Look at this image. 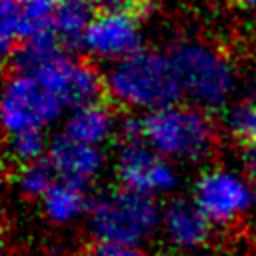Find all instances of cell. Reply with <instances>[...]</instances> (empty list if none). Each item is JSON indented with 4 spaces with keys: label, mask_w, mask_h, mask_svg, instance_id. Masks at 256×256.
Masks as SVG:
<instances>
[{
    "label": "cell",
    "mask_w": 256,
    "mask_h": 256,
    "mask_svg": "<svg viewBox=\"0 0 256 256\" xmlns=\"http://www.w3.org/2000/svg\"><path fill=\"white\" fill-rule=\"evenodd\" d=\"M104 86L116 104L144 112L172 104L182 96L172 58L156 50H138L114 62Z\"/></svg>",
    "instance_id": "6da1fadb"
},
{
    "label": "cell",
    "mask_w": 256,
    "mask_h": 256,
    "mask_svg": "<svg viewBox=\"0 0 256 256\" xmlns=\"http://www.w3.org/2000/svg\"><path fill=\"white\" fill-rule=\"evenodd\" d=\"M142 138L168 160L196 162L210 154L216 130L202 108L172 102L146 112Z\"/></svg>",
    "instance_id": "7a4b0ae2"
},
{
    "label": "cell",
    "mask_w": 256,
    "mask_h": 256,
    "mask_svg": "<svg viewBox=\"0 0 256 256\" xmlns=\"http://www.w3.org/2000/svg\"><path fill=\"white\" fill-rule=\"evenodd\" d=\"M162 224V210L152 194L130 188L106 192L90 206L88 226L98 242L138 246Z\"/></svg>",
    "instance_id": "3957f363"
},
{
    "label": "cell",
    "mask_w": 256,
    "mask_h": 256,
    "mask_svg": "<svg viewBox=\"0 0 256 256\" xmlns=\"http://www.w3.org/2000/svg\"><path fill=\"white\" fill-rule=\"evenodd\" d=\"M170 58L182 94L204 108H218L228 102L236 86V72L220 50L204 42H182Z\"/></svg>",
    "instance_id": "277c9868"
},
{
    "label": "cell",
    "mask_w": 256,
    "mask_h": 256,
    "mask_svg": "<svg viewBox=\"0 0 256 256\" xmlns=\"http://www.w3.org/2000/svg\"><path fill=\"white\" fill-rule=\"evenodd\" d=\"M64 106L36 78L16 72L4 84L2 94V126L12 136L24 130H42L60 118Z\"/></svg>",
    "instance_id": "5b68a950"
},
{
    "label": "cell",
    "mask_w": 256,
    "mask_h": 256,
    "mask_svg": "<svg viewBox=\"0 0 256 256\" xmlns=\"http://www.w3.org/2000/svg\"><path fill=\"white\" fill-rule=\"evenodd\" d=\"M192 200L212 224H230L254 208V188L244 172L210 168L198 176Z\"/></svg>",
    "instance_id": "8992f818"
},
{
    "label": "cell",
    "mask_w": 256,
    "mask_h": 256,
    "mask_svg": "<svg viewBox=\"0 0 256 256\" xmlns=\"http://www.w3.org/2000/svg\"><path fill=\"white\" fill-rule=\"evenodd\" d=\"M116 176L124 188L144 194H168L178 186V174L144 138H130L118 150Z\"/></svg>",
    "instance_id": "52a82bcc"
},
{
    "label": "cell",
    "mask_w": 256,
    "mask_h": 256,
    "mask_svg": "<svg viewBox=\"0 0 256 256\" xmlns=\"http://www.w3.org/2000/svg\"><path fill=\"white\" fill-rule=\"evenodd\" d=\"M32 78H36L54 98H58L64 108H76L98 100L106 88L94 66L84 60L70 58L64 52L42 66Z\"/></svg>",
    "instance_id": "ba28073f"
},
{
    "label": "cell",
    "mask_w": 256,
    "mask_h": 256,
    "mask_svg": "<svg viewBox=\"0 0 256 256\" xmlns=\"http://www.w3.org/2000/svg\"><path fill=\"white\" fill-rule=\"evenodd\" d=\"M140 24L132 10H102L82 36L84 50L100 60L118 62L140 50Z\"/></svg>",
    "instance_id": "9c48e42d"
},
{
    "label": "cell",
    "mask_w": 256,
    "mask_h": 256,
    "mask_svg": "<svg viewBox=\"0 0 256 256\" xmlns=\"http://www.w3.org/2000/svg\"><path fill=\"white\" fill-rule=\"evenodd\" d=\"M54 0H2L0 44L6 56L28 38L54 32Z\"/></svg>",
    "instance_id": "30bf717a"
},
{
    "label": "cell",
    "mask_w": 256,
    "mask_h": 256,
    "mask_svg": "<svg viewBox=\"0 0 256 256\" xmlns=\"http://www.w3.org/2000/svg\"><path fill=\"white\" fill-rule=\"evenodd\" d=\"M48 160L52 162L58 178L86 186L104 168V154L100 146L84 144L68 134H60L48 148Z\"/></svg>",
    "instance_id": "8fae6325"
},
{
    "label": "cell",
    "mask_w": 256,
    "mask_h": 256,
    "mask_svg": "<svg viewBox=\"0 0 256 256\" xmlns=\"http://www.w3.org/2000/svg\"><path fill=\"white\" fill-rule=\"evenodd\" d=\"M162 230L172 246L192 250L208 242L212 222L194 200H172L162 210Z\"/></svg>",
    "instance_id": "7c38bea8"
},
{
    "label": "cell",
    "mask_w": 256,
    "mask_h": 256,
    "mask_svg": "<svg viewBox=\"0 0 256 256\" xmlns=\"http://www.w3.org/2000/svg\"><path fill=\"white\" fill-rule=\"evenodd\" d=\"M116 128H118V122L114 112L106 104L92 100L72 108V112L66 118L64 134L84 144L102 146L104 142L110 140Z\"/></svg>",
    "instance_id": "4fadbf2b"
},
{
    "label": "cell",
    "mask_w": 256,
    "mask_h": 256,
    "mask_svg": "<svg viewBox=\"0 0 256 256\" xmlns=\"http://www.w3.org/2000/svg\"><path fill=\"white\" fill-rule=\"evenodd\" d=\"M42 210L54 224H70L88 210L86 186L58 178L42 196Z\"/></svg>",
    "instance_id": "5bb4252c"
},
{
    "label": "cell",
    "mask_w": 256,
    "mask_h": 256,
    "mask_svg": "<svg viewBox=\"0 0 256 256\" xmlns=\"http://www.w3.org/2000/svg\"><path fill=\"white\" fill-rule=\"evenodd\" d=\"M94 0H62L54 10V34L64 42H82V36L94 20Z\"/></svg>",
    "instance_id": "9a60e30c"
},
{
    "label": "cell",
    "mask_w": 256,
    "mask_h": 256,
    "mask_svg": "<svg viewBox=\"0 0 256 256\" xmlns=\"http://www.w3.org/2000/svg\"><path fill=\"white\" fill-rule=\"evenodd\" d=\"M58 40L60 38L54 32L22 40L10 54L14 70L28 74V76H34L42 66H46L52 58H56L62 52Z\"/></svg>",
    "instance_id": "2e32d148"
},
{
    "label": "cell",
    "mask_w": 256,
    "mask_h": 256,
    "mask_svg": "<svg viewBox=\"0 0 256 256\" xmlns=\"http://www.w3.org/2000/svg\"><path fill=\"white\" fill-rule=\"evenodd\" d=\"M56 170L50 160H34L20 164L16 172V186L18 190L28 198H42L50 186L56 182Z\"/></svg>",
    "instance_id": "e0dca14e"
},
{
    "label": "cell",
    "mask_w": 256,
    "mask_h": 256,
    "mask_svg": "<svg viewBox=\"0 0 256 256\" xmlns=\"http://www.w3.org/2000/svg\"><path fill=\"white\" fill-rule=\"evenodd\" d=\"M224 124L226 130L244 144L256 142V98L232 104L224 116Z\"/></svg>",
    "instance_id": "ac0fdd59"
},
{
    "label": "cell",
    "mask_w": 256,
    "mask_h": 256,
    "mask_svg": "<svg viewBox=\"0 0 256 256\" xmlns=\"http://www.w3.org/2000/svg\"><path fill=\"white\" fill-rule=\"evenodd\" d=\"M46 148L48 146L42 130H24L10 136V154L18 164L40 160Z\"/></svg>",
    "instance_id": "d6986e66"
},
{
    "label": "cell",
    "mask_w": 256,
    "mask_h": 256,
    "mask_svg": "<svg viewBox=\"0 0 256 256\" xmlns=\"http://www.w3.org/2000/svg\"><path fill=\"white\" fill-rule=\"evenodd\" d=\"M88 256H144L138 252L136 246H124V244H108V242H98Z\"/></svg>",
    "instance_id": "ffe728a7"
},
{
    "label": "cell",
    "mask_w": 256,
    "mask_h": 256,
    "mask_svg": "<svg viewBox=\"0 0 256 256\" xmlns=\"http://www.w3.org/2000/svg\"><path fill=\"white\" fill-rule=\"evenodd\" d=\"M242 172L248 178H256V142H246L240 152Z\"/></svg>",
    "instance_id": "44dd1931"
},
{
    "label": "cell",
    "mask_w": 256,
    "mask_h": 256,
    "mask_svg": "<svg viewBox=\"0 0 256 256\" xmlns=\"http://www.w3.org/2000/svg\"><path fill=\"white\" fill-rule=\"evenodd\" d=\"M140 0H96L102 10H132Z\"/></svg>",
    "instance_id": "7402d4cb"
},
{
    "label": "cell",
    "mask_w": 256,
    "mask_h": 256,
    "mask_svg": "<svg viewBox=\"0 0 256 256\" xmlns=\"http://www.w3.org/2000/svg\"><path fill=\"white\" fill-rule=\"evenodd\" d=\"M238 4L250 12H256V0H238Z\"/></svg>",
    "instance_id": "603a6c76"
},
{
    "label": "cell",
    "mask_w": 256,
    "mask_h": 256,
    "mask_svg": "<svg viewBox=\"0 0 256 256\" xmlns=\"http://www.w3.org/2000/svg\"><path fill=\"white\" fill-rule=\"evenodd\" d=\"M254 210H256V188H254Z\"/></svg>",
    "instance_id": "cb8c5ba5"
},
{
    "label": "cell",
    "mask_w": 256,
    "mask_h": 256,
    "mask_svg": "<svg viewBox=\"0 0 256 256\" xmlns=\"http://www.w3.org/2000/svg\"><path fill=\"white\" fill-rule=\"evenodd\" d=\"M54 2H62V0H54Z\"/></svg>",
    "instance_id": "d4e9b609"
}]
</instances>
